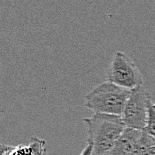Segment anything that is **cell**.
<instances>
[{
  "label": "cell",
  "instance_id": "4",
  "mask_svg": "<svg viewBox=\"0 0 155 155\" xmlns=\"http://www.w3.org/2000/svg\"><path fill=\"white\" fill-rule=\"evenodd\" d=\"M150 100L151 95L143 85L131 89L121 115L127 127L139 130L145 127Z\"/></svg>",
  "mask_w": 155,
  "mask_h": 155
},
{
  "label": "cell",
  "instance_id": "9",
  "mask_svg": "<svg viewBox=\"0 0 155 155\" xmlns=\"http://www.w3.org/2000/svg\"><path fill=\"white\" fill-rule=\"evenodd\" d=\"M11 155H32L31 154V149L29 146L24 145H16L15 148L12 150Z\"/></svg>",
  "mask_w": 155,
  "mask_h": 155
},
{
  "label": "cell",
  "instance_id": "1",
  "mask_svg": "<svg viewBox=\"0 0 155 155\" xmlns=\"http://www.w3.org/2000/svg\"><path fill=\"white\" fill-rule=\"evenodd\" d=\"M82 120L87 127V143L92 145V155H109L126 128L121 115L94 113Z\"/></svg>",
  "mask_w": 155,
  "mask_h": 155
},
{
  "label": "cell",
  "instance_id": "13",
  "mask_svg": "<svg viewBox=\"0 0 155 155\" xmlns=\"http://www.w3.org/2000/svg\"><path fill=\"white\" fill-rule=\"evenodd\" d=\"M0 70H1V62H0Z\"/></svg>",
  "mask_w": 155,
  "mask_h": 155
},
{
  "label": "cell",
  "instance_id": "3",
  "mask_svg": "<svg viewBox=\"0 0 155 155\" xmlns=\"http://www.w3.org/2000/svg\"><path fill=\"white\" fill-rule=\"evenodd\" d=\"M107 80L130 90L143 84L139 68L127 54L120 51L113 54L107 72Z\"/></svg>",
  "mask_w": 155,
  "mask_h": 155
},
{
  "label": "cell",
  "instance_id": "2",
  "mask_svg": "<svg viewBox=\"0 0 155 155\" xmlns=\"http://www.w3.org/2000/svg\"><path fill=\"white\" fill-rule=\"evenodd\" d=\"M130 92V89L107 80L97 85L87 94L85 107L94 111V113L122 115Z\"/></svg>",
  "mask_w": 155,
  "mask_h": 155
},
{
  "label": "cell",
  "instance_id": "7",
  "mask_svg": "<svg viewBox=\"0 0 155 155\" xmlns=\"http://www.w3.org/2000/svg\"><path fill=\"white\" fill-rule=\"evenodd\" d=\"M143 130L155 141V109L153 107V104L152 100H150L149 104H148L147 123Z\"/></svg>",
  "mask_w": 155,
  "mask_h": 155
},
{
  "label": "cell",
  "instance_id": "12",
  "mask_svg": "<svg viewBox=\"0 0 155 155\" xmlns=\"http://www.w3.org/2000/svg\"><path fill=\"white\" fill-rule=\"evenodd\" d=\"M143 155H155V145L149 147Z\"/></svg>",
  "mask_w": 155,
  "mask_h": 155
},
{
  "label": "cell",
  "instance_id": "5",
  "mask_svg": "<svg viewBox=\"0 0 155 155\" xmlns=\"http://www.w3.org/2000/svg\"><path fill=\"white\" fill-rule=\"evenodd\" d=\"M143 130L127 127L111 148L109 155H128L140 138Z\"/></svg>",
  "mask_w": 155,
  "mask_h": 155
},
{
  "label": "cell",
  "instance_id": "6",
  "mask_svg": "<svg viewBox=\"0 0 155 155\" xmlns=\"http://www.w3.org/2000/svg\"><path fill=\"white\" fill-rule=\"evenodd\" d=\"M153 145H155V141L143 130L140 138L128 155H143L149 147Z\"/></svg>",
  "mask_w": 155,
  "mask_h": 155
},
{
  "label": "cell",
  "instance_id": "14",
  "mask_svg": "<svg viewBox=\"0 0 155 155\" xmlns=\"http://www.w3.org/2000/svg\"><path fill=\"white\" fill-rule=\"evenodd\" d=\"M153 107H154V109H155V104H153Z\"/></svg>",
  "mask_w": 155,
  "mask_h": 155
},
{
  "label": "cell",
  "instance_id": "11",
  "mask_svg": "<svg viewBox=\"0 0 155 155\" xmlns=\"http://www.w3.org/2000/svg\"><path fill=\"white\" fill-rule=\"evenodd\" d=\"M80 155H92V145L90 143H87Z\"/></svg>",
  "mask_w": 155,
  "mask_h": 155
},
{
  "label": "cell",
  "instance_id": "10",
  "mask_svg": "<svg viewBox=\"0 0 155 155\" xmlns=\"http://www.w3.org/2000/svg\"><path fill=\"white\" fill-rule=\"evenodd\" d=\"M15 148L14 145H8V144H3L0 143V155L6 154L8 152L12 151Z\"/></svg>",
  "mask_w": 155,
  "mask_h": 155
},
{
  "label": "cell",
  "instance_id": "8",
  "mask_svg": "<svg viewBox=\"0 0 155 155\" xmlns=\"http://www.w3.org/2000/svg\"><path fill=\"white\" fill-rule=\"evenodd\" d=\"M46 141L32 137L29 147L32 155H46Z\"/></svg>",
  "mask_w": 155,
  "mask_h": 155
}]
</instances>
